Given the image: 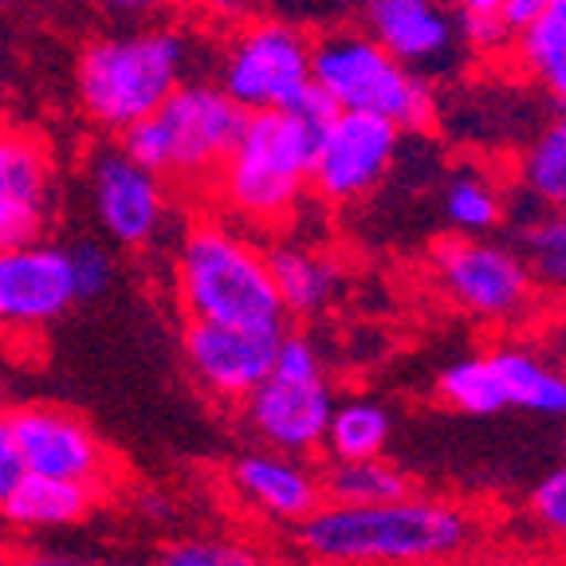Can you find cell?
<instances>
[{
    "label": "cell",
    "instance_id": "cell-4",
    "mask_svg": "<svg viewBox=\"0 0 566 566\" xmlns=\"http://www.w3.org/2000/svg\"><path fill=\"white\" fill-rule=\"evenodd\" d=\"M189 40L177 28H130L103 35L80 55L75 95L98 130L123 134L154 115L166 95L186 83Z\"/></svg>",
    "mask_w": 566,
    "mask_h": 566
},
{
    "label": "cell",
    "instance_id": "cell-1",
    "mask_svg": "<svg viewBox=\"0 0 566 566\" xmlns=\"http://www.w3.org/2000/svg\"><path fill=\"white\" fill-rule=\"evenodd\" d=\"M472 520L449 500L401 495L389 504H318L300 523L311 558L338 566H417L441 563L469 547Z\"/></svg>",
    "mask_w": 566,
    "mask_h": 566
},
{
    "label": "cell",
    "instance_id": "cell-30",
    "mask_svg": "<svg viewBox=\"0 0 566 566\" xmlns=\"http://www.w3.org/2000/svg\"><path fill=\"white\" fill-rule=\"evenodd\" d=\"M531 515L547 531H555V535L566 539V464L547 472V476L535 484V492H531Z\"/></svg>",
    "mask_w": 566,
    "mask_h": 566
},
{
    "label": "cell",
    "instance_id": "cell-11",
    "mask_svg": "<svg viewBox=\"0 0 566 566\" xmlns=\"http://www.w3.org/2000/svg\"><path fill=\"white\" fill-rule=\"evenodd\" d=\"M87 193L95 221L123 248L158 240L169 212L166 177L138 166L123 146H103L87 161Z\"/></svg>",
    "mask_w": 566,
    "mask_h": 566
},
{
    "label": "cell",
    "instance_id": "cell-23",
    "mask_svg": "<svg viewBox=\"0 0 566 566\" xmlns=\"http://www.w3.org/2000/svg\"><path fill=\"white\" fill-rule=\"evenodd\" d=\"M520 55L527 71L558 103H566V9L547 4L531 24L520 28Z\"/></svg>",
    "mask_w": 566,
    "mask_h": 566
},
{
    "label": "cell",
    "instance_id": "cell-22",
    "mask_svg": "<svg viewBox=\"0 0 566 566\" xmlns=\"http://www.w3.org/2000/svg\"><path fill=\"white\" fill-rule=\"evenodd\" d=\"M389 437H394V413L378 401L350 398L335 401V409H331L323 449L331 460H366L381 457Z\"/></svg>",
    "mask_w": 566,
    "mask_h": 566
},
{
    "label": "cell",
    "instance_id": "cell-35",
    "mask_svg": "<svg viewBox=\"0 0 566 566\" xmlns=\"http://www.w3.org/2000/svg\"><path fill=\"white\" fill-rule=\"evenodd\" d=\"M20 566H123L106 558H71V555H28Z\"/></svg>",
    "mask_w": 566,
    "mask_h": 566
},
{
    "label": "cell",
    "instance_id": "cell-9",
    "mask_svg": "<svg viewBox=\"0 0 566 566\" xmlns=\"http://www.w3.org/2000/svg\"><path fill=\"white\" fill-rule=\"evenodd\" d=\"M363 32L421 80H444L472 52L449 0H363Z\"/></svg>",
    "mask_w": 566,
    "mask_h": 566
},
{
    "label": "cell",
    "instance_id": "cell-10",
    "mask_svg": "<svg viewBox=\"0 0 566 566\" xmlns=\"http://www.w3.org/2000/svg\"><path fill=\"white\" fill-rule=\"evenodd\" d=\"M401 130L389 118L335 111L323 123L311 161V186L327 201H354L366 197L394 166Z\"/></svg>",
    "mask_w": 566,
    "mask_h": 566
},
{
    "label": "cell",
    "instance_id": "cell-25",
    "mask_svg": "<svg viewBox=\"0 0 566 566\" xmlns=\"http://www.w3.org/2000/svg\"><path fill=\"white\" fill-rule=\"evenodd\" d=\"M437 389H441V398L464 417H495L507 409L504 386L495 378L488 354H480V358H460V363L444 366Z\"/></svg>",
    "mask_w": 566,
    "mask_h": 566
},
{
    "label": "cell",
    "instance_id": "cell-33",
    "mask_svg": "<svg viewBox=\"0 0 566 566\" xmlns=\"http://www.w3.org/2000/svg\"><path fill=\"white\" fill-rule=\"evenodd\" d=\"M547 4L551 0H504V4H500V17L507 20V28H523L539 17Z\"/></svg>",
    "mask_w": 566,
    "mask_h": 566
},
{
    "label": "cell",
    "instance_id": "cell-27",
    "mask_svg": "<svg viewBox=\"0 0 566 566\" xmlns=\"http://www.w3.org/2000/svg\"><path fill=\"white\" fill-rule=\"evenodd\" d=\"M523 260L547 287H566V212L535 217L523 224Z\"/></svg>",
    "mask_w": 566,
    "mask_h": 566
},
{
    "label": "cell",
    "instance_id": "cell-32",
    "mask_svg": "<svg viewBox=\"0 0 566 566\" xmlns=\"http://www.w3.org/2000/svg\"><path fill=\"white\" fill-rule=\"evenodd\" d=\"M20 476H24V460H20L17 449V433H12V417L0 413V504L17 488Z\"/></svg>",
    "mask_w": 566,
    "mask_h": 566
},
{
    "label": "cell",
    "instance_id": "cell-21",
    "mask_svg": "<svg viewBox=\"0 0 566 566\" xmlns=\"http://www.w3.org/2000/svg\"><path fill=\"white\" fill-rule=\"evenodd\" d=\"M318 488L331 504L346 507H366V504H389L409 495V476L389 464L386 457H366V460H331V469L318 476Z\"/></svg>",
    "mask_w": 566,
    "mask_h": 566
},
{
    "label": "cell",
    "instance_id": "cell-37",
    "mask_svg": "<svg viewBox=\"0 0 566 566\" xmlns=\"http://www.w3.org/2000/svg\"><path fill=\"white\" fill-rule=\"evenodd\" d=\"M303 9H323V12H338V9H350V4H363V0H295Z\"/></svg>",
    "mask_w": 566,
    "mask_h": 566
},
{
    "label": "cell",
    "instance_id": "cell-8",
    "mask_svg": "<svg viewBox=\"0 0 566 566\" xmlns=\"http://www.w3.org/2000/svg\"><path fill=\"white\" fill-rule=\"evenodd\" d=\"M433 272L452 303L492 323L523 315L535 300V275L512 248L480 237H449L433 248Z\"/></svg>",
    "mask_w": 566,
    "mask_h": 566
},
{
    "label": "cell",
    "instance_id": "cell-14",
    "mask_svg": "<svg viewBox=\"0 0 566 566\" xmlns=\"http://www.w3.org/2000/svg\"><path fill=\"white\" fill-rule=\"evenodd\" d=\"M75 303L67 252L44 240L0 248V327L44 331Z\"/></svg>",
    "mask_w": 566,
    "mask_h": 566
},
{
    "label": "cell",
    "instance_id": "cell-31",
    "mask_svg": "<svg viewBox=\"0 0 566 566\" xmlns=\"http://www.w3.org/2000/svg\"><path fill=\"white\" fill-rule=\"evenodd\" d=\"M460 28H464L469 48H480V52L504 48V40L512 35V28H507V20L500 12H460Z\"/></svg>",
    "mask_w": 566,
    "mask_h": 566
},
{
    "label": "cell",
    "instance_id": "cell-12",
    "mask_svg": "<svg viewBox=\"0 0 566 566\" xmlns=\"http://www.w3.org/2000/svg\"><path fill=\"white\" fill-rule=\"evenodd\" d=\"M331 409H335V394L327 374L295 378V374L268 370V378L244 398V421L268 449L311 457L323 449Z\"/></svg>",
    "mask_w": 566,
    "mask_h": 566
},
{
    "label": "cell",
    "instance_id": "cell-7",
    "mask_svg": "<svg viewBox=\"0 0 566 566\" xmlns=\"http://www.w3.org/2000/svg\"><path fill=\"white\" fill-rule=\"evenodd\" d=\"M217 83L248 115L287 111L315 87L311 83V35L292 20H252L232 35Z\"/></svg>",
    "mask_w": 566,
    "mask_h": 566
},
{
    "label": "cell",
    "instance_id": "cell-34",
    "mask_svg": "<svg viewBox=\"0 0 566 566\" xmlns=\"http://www.w3.org/2000/svg\"><path fill=\"white\" fill-rule=\"evenodd\" d=\"M98 9L115 12V17H150V12L166 9L174 0H95Z\"/></svg>",
    "mask_w": 566,
    "mask_h": 566
},
{
    "label": "cell",
    "instance_id": "cell-2",
    "mask_svg": "<svg viewBox=\"0 0 566 566\" xmlns=\"http://www.w3.org/2000/svg\"><path fill=\"white\" fill-rule=\"evenodd\" d=\"M331 115L335 106L318 87H311L287 111H252L232 142L229 158L212 177L221 201L244 221H283L311 186L315 142Z\"/></svg>",
    "mask_w": 566,
    "mask_h": 566
},
{
    "label": "cell",
    "instance_id": "cell-20",
    "mask_svg": "<svg viewBox=\"0 0 566 566\" xmlns=\"http://www.w3.org/2000/svg\"><path fill=\"white\" fill-rule=\"evenodd\" d=\"M495 378L504 386L507 409L535 417H566V374L520 346H495L488 354Z\"/></svg>",
    "mask_w": 566,
    "mask_h": 566
},
{
    "label": "cell",
    "instance_id": "cell-16",
    "mask_svg": "<svg viewBox=\"0 0 566 566\" xmlns=\"http://www.w3.org/2000/svg\"><path fill=\"white\" fill-rule=\"evenodd\" d=\"M283 331H244L221 323H186V363L193 378L221 401H244L272 370V354Z\"/></svg>",
    "mask_w": 566,
    "mask_h": 566
},
{
    "label": "cell",
    "instance_id": "cell-18",
    "mask_svg": "<svg viewBox=\"0 0 566 566\" xmlns=\"http://www.w3.org/2000/svg\"><path fill=\"white\" fill-rule=\"evenodd\" d=\"M98 504V488L80 484V480H60V476H40V472H24L17 480L0 515L20 531H60L71 523H83Z\"/></svg>",
    "mask_w": 566,
    "mask_h": 566
},
{
    "label": "cell",
    "instance_id": "cell-6",
    "mask_svg": "<svg viewBox=\"0 0 566 566\" xmlns=\"http://www.w3.org/2000/svg\"><path fill=\"white\" fill-rule=\"evenodd\" d=\"M311 83L335 111L389 118L398 130H424L437 111L429 80L401 67L363 28H331L311 40Z\"/></svg>",
    "mask_w": 566,
    "mask_h": 566
},
{
    "label": "cell",
    "instance_id": "cell-5",
    "mask_svg": "<svg viewBox=\"0 0 566 566\" xmlns=\"http://www.w3.org/2000/svg\"><path fill=\"white\" fill-rule=\"evenodd\" d=\"M248 111L229 98L221 83L186 80L166 95V103L142 123L118 134V146L138 166L177 181H212Z\"/></svg>",
    "mask_w": 566,
    "mask_h": 566
},
{
    "label": "cell",
    "instance_id": "cell-36",
    "mask_svg": "<svg viewBox=\"0 0 566 566\" xmlns=\"http://www.w3.org/2000/svg\"><path fill=\"white\" fill-rule=\"evenodd\" d=\"M457 12H500L504 0H449Z\"/></svg>",
    "mask_w": 566,
    "mask_h": 566
},
{
    "label": "cell",
    "instance_id": "cell-13",
    "mask_svg": "<svg viewBox=\"0 0 566 566\" xmlns=\"http://www.w3.org/2000/svg\"><path fill=\"white\" fill-rule=\"evenodd\" d=\"M9 417H12V433H17L20 460H24V472L80 480V484L91 488L106 484L111 452L91 433L87 421L52 406H28Z\"/></svg>",
    "mask_w": 566,
    "mask_h": 566
},
{
    "label": "cell",
    "instance_id": "cell-29",
    "mask_svg": "<svg viewBox=\"0 0 566 566\" xmlns=\"http://www.w3.org/2000/svg\"><path fill=\"white\" fill-rule=\"evenodd\" d=\"M63 252H67V275H71L75 303L98 300L103 292H111V280H115V260L106 256L103 244L80 240V244L63 248Z\"/></svg>",
    "mask_w": 566,
    "mask_h": 566
},
{
    "label": "cell",
    "instance_id": "cell-26",
    "mask_svg": "<svg viewBox=\"0 0 566 566\" xmlns=\"http://www.w3.org/2000/svg\"><path fill=\"white\" fill-rule=\"evenodd\" d=\"M444 217L460 237H484L500 224L504 205L492 181L480 174H457L444 189Z\"/></svg>",
    "mask_w": 566,
    "mask_h": 566
},
{
    "label": "cell",
    "instance_id": "cell-19",
    "mask_svg": "<svg viewBox=\"0 0 566 566\" xmlns=\"http://www.w3.org/2000/svg\"><path fill=\"white\" fill-rule=\"evenodd\" d=\"M268 256V272H272L280 303L287 311V318H311L327 307L338 292V268L331 256L315 252L303 244H280Z\"/></svg>",
    "mask_w": 566,
    "mask_h": 566
},
{
    "label": "cell",
    "instance_id": "cell-38",
    "mask_svg": "<svg viewBox=\"0 0 566 566\" xmlns=\"http://www.w3.org/2000/svg\"><path fill=\"white\" fill-rule=\"evenodd\" d=\"M551 4H563V9H566V0H551Z\"/></svg>",
    "mask_w": 566,
    "mask_h": 566
},
{
    "label": "cell",
    "instance_id": "cell-15",
    "mask_svg": "<svg viewBox=\"0 0 566 566\" xmlns=\"http://www.w3.org/2000/svg\"><path fill=\"white\" fill-rule=\"evenodd\" d=\"M55 169L44 138L24 126H0V248L44 240Z\"/></svg>",
    "mask_w": 566,
    "mask_h": 566
},
{
    "label": "cell",
    "instance_id": "cell-40",
    "mask_svg": "<svg viewBox=\"0 0 566 566\" xmlns=\"http://www.w3.org/2000/svg\"><path fill=\"white\" fill-rule=\"evenodd\" d=\"M563 212H566V209H563Z\"/></svg>",
    "mask_w": 566,
    "mask_h": 566
},
{
    "label": "cell",
    "instance_id": "cell-3",
    "mask_svg": "<svg viewBox=\"0 0 566 566\" xmlns=\"http://www.w3.org/2000/svg\"><path fill=\"white\" fill-rule=\"evenodd\" d=\"M174 283L186 318L244 331H283L287 311L268 256L221 221H197L177 244Z\"/></svg>",
    "mask_w": 566,
    "mask_h": 566
},
{
    "label": "cell",
    "instance_id": "cell-39",
    "mask_svg": "<svg viewBox=\"0 0 566 566\" xmlns=\"http://www.w3.org/2000/svg\"><path fill=\"white\" fill-rule=\"evenodd\" d=\"M4 4H12V0H0V9H4Z\"/></svg>",
    "mask_w": 566,
    "mask_h": 566
},
{
    "label": "cell",
    "instance_id": "cell-28",
    "mask_svg": "<svg viewBox=\"0 0 566 566\" xmlns=\"http://www.w3.org/2000/svg\"><path fill=\"white\" fill-rule=\"evenodd\" d=\"M154 566H264V558L237 539H217V535H197V539H177L154 558Z\"/></svg>",
    "mask_w": 566,
    "mask_h": 566
},
{
    "label": "cell",
    "instance_id": "cell-24",
    "mask_svg": "<svg viewBox=\"0 0 566 566\" xmlns=\"http://www.w3.org/2000/svg\"><path fill=\"white\" fill-rule=\"evenodd\" d=\"M523 186L531 201L566 209V103L535 142H531L527 158H523Z\"/></svg>",
    "mask_w": 566,
    "mask_h": 566
},
{
    "label": "cell",
    "instance_id": "cell-17",
    "mask_svg": "<svg viewBox=\"0 0 566 566\" xmlns=\"http://www.w3.org/2000/svg\"><path fill=\"white\" fill-rule=\"evenodd\" d=\"M232 488L240 492L248 507L280 523H303L318 504L323 488L318 472L303 464V457L292 452H248L232 464Z\"/></svg>",
    "mask_w": 566,
    "mask_h": 566
}]
</instances>
